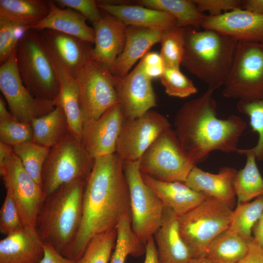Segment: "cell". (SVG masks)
<instances>
[{"instance_id":"obj_34","label":"cell","mask_w":263,"mask_h":263,"mask_svg":"<svg viewBox=\"0 0 263 263\" xmlns=\"http://www.w3.org/2000/svg\"><path fill=\"white\" fill-rule=\"evenodd\" d=\"M263 213V196L251 202L237 203L228 228L245 240L253 239V229Z\"/></svg>"},{"instance_id":"obj_2","label":"cell","mask_w":263,"mask_h":263,"mask_svg":"<svg viewBox=\"0 0 263 263\" xmlns=\"http://www.w3.org/2000/svg\"><path fill=\"white\" fill-rule=\"evenodd\" d=\"M214 91L207 90L185 102L174 120V130L182 148L195 164L205 161L210 152H237L240 137L246 128L240 116L217 117Z\"/></svg>"},{"instance_id":"obj_49","label":"cell","mask_w":263,"mask_h":263,"mask_svg":"<svg viewBox=\"0 0 263 263\" xmlns=\"http://www.w3.org/2000/svg\"><path fill=\"white\" fill-rule=\"evenodd\" d=\"M242 9L263 16V0H244Z\"/></svg>"},{"instance_id":"obj_9","label":"cell","mask_w":263,"mask_h":263,"mask_svg":"<svg viewBox=\"0 0 263 263\" xmlns=\"http://www.w3.org/2000/svg\"><path fill=\"white\" fill-rule=\"evenodd\" d=\"M224 96L251 102L263 98V44L238 41Z\"/></svg>"},{"instance_id":"obj_32","label":"cell","mask_w":263,"mask_h":263,"mask_svg":"<svg viewBox=\"0 0 263 263\" xmlns=\"http://www.w3.org/2000/svg\"><path fill=\"white\" fill-rule=\"evenodd\" d=\"M138 4L163 11L175 19L176 26L186 28L201 26L206 15L200 12L193 0H138Z\"/></svg>"},{"instance_id":"obj_36","label":"cell","mask_w":263,"mask_h":263,"mask_svg":"<svg viewBox=\"0 0 263 263\" xmlns=\"http://www.w3.org/2000/svg\"><path fill=\"white\" fill-rule=\"evenodd\" d=\"M185 28L177 26L163 30L160 55L167 67L180 68L184 54Z\"/></svg>"},{"instance_id":"obj_30","label":"cell","mask_w":263,"mask_h":263,"mask_svg":"<svg viewBox=\"0 0 263 263\" xmlns=\"http://www.w3.org/2000/svg\"><path fill=\"white\" fill-rule=\"evenodd\" d=\"M248 242L227 228L209 243L203 257L212 263H237L245 255Z\"/></svg>"},{"instance_id":"obj_47","label":"cell","mask_w":263,"mask_h":263,"mask_svg":"<svg viewBox=\"0 0 263 263\" xmlns=\"http://www.w3.org/2000/svg\"><path fill=\"white\" fill-rule=\"evenodd\" d=\"M245 255L237 263H263V249L254 240L248 242Z\"/></svg>"},{"instance_id":"obj_7","label":"cell","mask_w":263,"mask_h":263,"mask_svg":"<svg viewBox=\"0 0 263 263\" xmlns=\"http://www.w3.org/2000/svg\"><path fill=\"white\" fill-rule=\"evenodd\" d=\"M233 211L223 202L208 197L178 216L180 232L192 258L203 257L209 243L229 227Z\"/></svg>"},{"instance_id":"obj_13","label":"cell","mask_w":263,"mask_h":263,"mask_svg":"<svg viewBox=\"0 0 263 263\" xmlns=\"http://www.w3.org/2000/svg\"><path fill=\"white\" fill-rule=\"evenodd\" d=\"M76 79L84 122L98 119L119 102L113 74L96 61L90 60L79 72Z\"/></svg>"},{"instance_id":"obj_10","label":"cell","mask_w":263,"mask_h":263,"mask_svg":"<svg viewBox=\"0 0 263 263\" xmlns=\"http://www.w3.org/2000/svg\"><path fill=\"white\" fill-rule=\"evenodd\" d=\"M123 169L129 188L132 228L145 244L161 225L164 206L144 181L139 160L124 161Z\"/></svg>"},{"instance_id":"obj_40","label":"cell","mask_w":263,"mask_h":263,"mask_svg":"<svg viewBox=\"0 0 263 263\" xmlns=\"http://www.w3.org/2000/svg\"><path fill=\"white\" fill-rule=\"evenodd\" d=\"M33 141L31 124L20 122L12 115L0 119V142L13 147Z\"/></svg>"},{"instance_id":"obj_46","label":"cell","mask_w":263,"mask_h":263,"mask_svg":"<svg viewBox=\"0 0 263 263\" xmlns=\"http://www.w3.org/2000/svg\"><path fill=\"white\" fill-rule=\"evenodd\" d=\"M44 253L39 263H76L59 253L51 244L44 242Z\"/></svg>"},{"instance_id":"obj_29","label":"cell","mask_w":263,"mask_h":263,"mask_svg":"<svg viewBox=\"0 0 263 263\" xmlns=\"http://www.w3.org/2000/svg\"><path fill=\"white\" fill-rule=\"evenodd\" d=\"M237 152L246 157L244 167L237 171L233 181L237 203H244L263 196V178L256 164L254 153L249 149H238Z\"/></svg>"},{"instance_id":"obj_21","label":"cell","mask_w":263,"mask_h":263,"mask_svg":"<svg viewBox=\"0 0 263 263\" xmlns=\"http://www.w3.org/2000/svg\"><path fill=\"white\" fill-rule=\"evenodd\" d=\"M237 171L233 168L224 167L215 174L195 166L188 174L185 184L192 190L220 200L234 209L236 197L233 181Z\"/></svg>"},{"instance_id":"obj_24","label":"cell","mask_w":263,"mask_h":263,"mask_svg":"<svg viewBox=\"0 0 263 263\" xmlns=\"http://www.w3.org/2000/svg\"><path fill=\"white\" fill-rule=\"evenodd\" d=\"M99 8L123 21L127 26H136L164 30L176 26L171 14L140 5L110 3L96 0Z\"/></svg>"},{"instance_id":"obj_8","label":"cell","mask_w":263,"mask_h":263,"mask_svg":"<svg viewBox=\"0 0 263 263\" xmlns=\"http://www.w3.org/2000/svg\"><path fill=\"white\" fill-rule=\"evenodd\" d=\"M195 166L171 128L163 132L139 160L142 173L163 182L185 183Z\"/></svg>"},{"instance_id":"obj_23","label":"cell","mask_w":263,"mask_h":263,"mask_svg":"<svg viewBox=\"0 0 263 263\" xmlns=\"http://www.w3.org/2000/svg\"><path fill=\"white\" fill-rule=\"evenodd\" d=\"M163 30L136 26H127L122 53L110 72L115 76L126 75L135 62L142 58L154 44L160 43Z\"/></svg>"},{"instance_id":"obj_16","label":"cell","mask_w":263,"mask_h":263,"mask_svg":"<svg viewBox=\"0 0 263 263\" xmlns=\"http://www.w3.org/2000/svg\"><path fill=\"white\" fill-rule=\"evenodd\" d=\"M113 81L125 119L140 117L157 105L152 79L144 73L139 63L124 76L113 75Z\"/></svg>"},{"instance_id":"obj_20","label":"cell","mask_w":263,"mask_h":263,"mask_svg":"<svg viewBox=\"0 0 263 263\" xmlns=\"http://www.w3.org/2000/svg\"><path fill=\"white\" fill-rule=\"evenodd\" d=\"M159 263H188L190 251L179 230L178 216L164 207L161 225L153 235Z\"/></svg>"},{"instance_id":"obj_39","label":"cell","mask_w":263,"mask_h":263,"mask_svg":"<svg viewBox=\"0 0 263 263\" xmlns=\"http://www.w3.org/2000/svg\"><path fill=\"white\" fill-rule=\"evenodd\" d=\"M237 108L239 112L247 115L252 130L259 135L257 144L249 149L255 154L257 160H263V98L251 101H238Z\"/></svg>"},{"instance_id":"obj_38","label":"cell","mask_w":263,"mask_h":263,"mask_svg":"<svg viewBox=\"0 0 263 263\" xmlns=\"http://www.w3.org/2000/svg\"><path fill=\"white\" fill-rule=\"evenodd\" d=\"M160 78L165 92L170 96L186 98L197 93L192 80L180 68L166 67Z\"/></svg>"},{"instance_id":"obj_31","label":"cell","mask_w":263,"mask_h":263,"mask_svg":"<svg viewBox=\"0 0 263 263\" xmlns=\"http://www.w3.org/2000/svg\"><path fill=\"white\" fill-rule=\"evenodd\" d=\"M31 125L33 141L49 149L70 132L66 115L59 105L49 113L33 120Z\"/></svg>"},{"instance_id":"obj_6","label":"cell","mask_w":263,"mask_h":263,"mask_svg":"<svg viewBox=\"0 0 263 263\" xmlns=\"http://www.w3.org/2000/svg\"><path fill=\"white\" fill-rule=\"evenodd\" d=\"M17 66L22 81L35 97L56 100L59 82L37 30H27L16 48Z\"/></svg>"},{"instance_id":"obj_11","label":"cell","mask_w":263,"mask_h":263,"mask_svg":"<svg viewBox=\"0 0 263 263\" xmlns=\"http://www.w3.org/2000/svg\"><path fill=\"white\" fill-rule=\"evenodd\" d=\"M6 191L11 195L24 227L36 228L44 200L42 188L28 173L13 151L0 164Z\"/></svg>"},{"instance_id":"obj_22","label":"cell","mask_w":263,"mask_h":263,"mask_svg":"<svg viewBox=\"0 0 263 263\" xmlns=\"http://www.w3.org/2000/svg\"><path fill=\"white\" fill-rule=\"evenodd\" d=\"M43 244L36 228L24 226L0 241V263H39Z\"/></svg>"},{"instance_id":"obj_3","label":"cell","mask_w":263,"mask_h":263,"mask_svg":"<svg viewBox=\"0 0 263 263\" xmlns=\"http://www.w3.org/2000/svg\"><path fill=\"white\" fill-rule=\"evenodd\" d=\"M185 29L181 65L215 91L226 80L238 41L212 30Z\"/></svg>"},{"instance_id":"obj_48","label":"cell","mask_w":263,"mask_h":263,"mask_svg":"<svg viewBox=\"0 0 263 263\" xmlns=\"http://www.w3.org/2000/svg\"><path fill=\"white\" fill-rule=\"evenodd\" d=\"M144 263H159L156 246L153 236L150 237L145 244Z\"/></svg>"},{"instance_id":"obj_26","label":"cell","mask_w":263,"mask_h":263,"mask_svg":"<svg viewBox=\"0 0 263 263\" xmlns=\"http://www.w3.org/2000/svg\"><path fill=\"white\" fill-rule=\"evenodd\" d=\"M49 14L31 29L52 30L94 43V29L87 24V19L83 16L70 8H60L54 0H49Z\"/></svg>"},{"instance_id":"obj_12","label":"cell","mask_w":263,"mask_h":263,"mask_svg":"<svg viewBox=\"0 0 263 263\" xmlns=\"http://www.w3.org/2000/svg\"><path fill=\"white\" fill-rule=\"evenodd\" d=\"M0 90L10 113L18 121L31 124L34 119L53 111L56 100H46L34 96L23 84L17 66L16 50L0 66Z\"/></svg>"},{"instance_id":"obj_18","label":"cell","mask_w":263,"mask_h":263,"mask_svg":"<svg viewBox=\"0 0 263 263\" xmlns=\"http://www.w3.org/2000/svg\"><path fill=\"white\" fill-rule=\"evenodd\" d=\"M201 26L238 41L263 44V16L238 8L218 16H206Z\"/></svg>"},{"instance_id":"obj_41","label":"cell","mask_w":263,"mask_h":263,"mask_svg":"<svg viewBox=\"0 0 263 263\" xmlns=\"http://www.w3.org/2000/svg\"><path fill=\"white\" fill-rule=\"evenodd\" d=\"M24 227L19 213L10 193L6 194L0 209V232L7 236Z\"/></svg>"},{"instance_id":"obj_37","label":"cell","mask_w":263,"mask_h":263,"mask_svg":"<svg viewBox=\"0 0 263 263\" xmlns=\"http://www.w3.org/2000/svg\"><path fill=\"white\" fill-rule=\"evenodd\" d=\"M116 238L115 228L94 236L76 263H108L115 247Z\"/></svg>"},{"instance_id":"obj_17","label":"cell","mask_w":263,"mask_h":263,"mask_svg":"<svg viewBox=\"0 0 263 263\" xmlns=\"http://www.w3.org/2000/svg\"><path fill=\"white\" fill-rule=\"evenodd\" d=\"M38 31L47 54L76 78L81 70L92 59V44L52 30Z\"/></svg>"},{"instance_id":"obj_28","label":"cell","mask_w":263,"mask_h":263,"mask_svg":"<svg viewBox=\"0 0 263 263\" xmlns=\"http://www.w3.org/2000/svg\"><path fill=\"white\" fill-rule=\"evenodd\" d=\"M49 11V0H0V20L14 23L26 30L45 18Z\"/></svg>"},{"instance_id":"obj_1","label":"cell","mask_w":263,"mask_h":263,"mask_svg":"<svg viewBox=\"0 0 263 263\" xmlns=\"http://www.w3.org/2000/svg\"><path fill=\"white\" fill-rule=\"evenodd\" d=\"M123 162L116 153L94 159L85 184L81 225L65 257L77 262L94 236L115 229L130 212Z\"/></svg>"},{"instance_id":"obj_14","label":"cell","mask_w":263,"mask_h":263,"mask_svg":"<svg viewBox=\"0 0 263 263\" xmlns=\"http://www.w3.org/2000/svg\"><path fill=\"white\" fill-rule=\"evenodd\" d=\"M170 128L165 116L152 110L135 119H125L115 153L124 162L139 160L154 140Z\"/></svg>"},{"instance_id":"obj_43","label":"cell","mask_w":263,"mask_h":263,"mask_svg":"<svg viewBox=\"0 0 263 263\" xmlns=\"http://www.w3.org/2000/svg\"><path fill=\"white\" fill-rule=\"evenodd\" d=\"M56 4L62 7L75 10L90 20L92 23L101 17V11L94 0H56Z\"/></svg>"},{"instance_id":"obj_25","label":"cell","mask_w":263,"mask_h":263,"mask_svg":"<svg viewBox=\"0 0 263 263\" xmlns=\"http://www.w3.org/2000/svg\"><path fill=\"white\" fill-rule=\"evenodd\" d=\"M59 82L56 105L63 110L70 132L81 141L84 119L81 112L77 80L48 55Z\"/></svg>"},{"instance_id":"obj_15","label":"cell","mask_w":263,"mask_h":263,"mask_svg":"<svg viewBox=\"0 0 263 263\" xmlns=\"http://www.w3.org/2000/svg\"><path fill=\"white\" fill-rule=\"evenodd\" d=\"M125 119L118 102L98 119L84 122L81 142L93 159L116 152Z\"/></svg>"},{"instance_id":"obj_19","label":"cell","mask_w":263,"mask_h":263,"mask_svg":"<svg viewBox=\"0 0 263 263\" xmlns=\"http://www.w3.org/2000/svg\"><path fill=\"white\" fill-rule=\"evenodd\" d=\"M101 11L100 18L93 23L95 41L92 59L110 71L123 50L127 26L114 16Z\"/></svg>"},{"instance_id":"obj_35","label":"cell","mask_w":263,"mask_h":263,"mask_svg":"<svg viewBox=\"0 0 263 263\" xmlns=\"http://www.w3.org/2000/svg\"><path fill=\"white\" fill-rule=\"evenodd\" d=\"M13 149L28 173L42 188V172L50 149L31 141L14 146Z\"/></svg>"},{"instance_id":"obj_44","label":"cell","mask_w":263,"mask_h":263,"mask_svg":"<svg viewBox=\"0 0 263 263\" xmlns=\"http://www.w3.org/2000/svg\"><path fill=\"white\" fill-rule=\"evenodd\" d=\"M199 11L208 12L210 16H218L232 10L242 8L241 0H193Z\"/></svg>"},{"instance_id":"obj_27","label":"cell","mask_w":263,"mask_h":263,"mask_svg":"<svg viewBox=\"0 0 263 263\" xmlns=\"http://www.w3.org/2000/svg\"><path fill=\"white\" fill-rule=\"evenodd\" d=\"M142 176L145 183L156 193L164 206L170 208L178 216L188 212L208 198L192 190L185 183L163 182L143 173Z\"/></svg>"},{"instance_id":"obj_4","label":"cell","mask_w":263,"mask_h":263,"mask_svg":"<svg viewBox=\"0 0 263 263\" xmlns=\"http://www.w3.org/2000/svg\"><path fill=\"white\" fill-rule=\"evenodd\" d=\"M86 182L63 186L45 197L37 218L36 228L43 241L63 256L81 225Z\"/></svg>"},{"instance_id":"obj_5","label":"cell","mask_w":263,"mask_h":263,"mask_svg":"<svg viewBox=\"0 0 263 263\" xmlns=\"http://www.w3.org/2000/svg\"><path fill=\"white\" fill-rule=\"evenodd\" d=\"M94 160L81 141L68 132L50 149L44 163L41 177L44 199L63 186L86 181Z\"/></svg>"},{"instance_id":"obj_33","label":"cell","mask_w":263,"mask_h":263,"mask_svg":"<svg viewBox=\"0 0 263 263\" xmlns=\"http://www.w3.org/2000/svg\"><path fill=\"white\" fill-rule=\"evenodd\" d=\"M115 229L116 238L111 263H125L129 255L138 257L145 253V244L139 240L132 230L130 212L121 218Z\"/></svg>"},{"instance_id":"obj_51","label":"cell","mask_w":263,"mask_h":263,"mask_svg":"<svg viewBox=\"0 0 263 263\" xmlns=\"http://www.w3.org/2000/svg\"><path fill=\"white\" fill-rule=\"evenodd\" d=\"M188 263H212L204 257L197 258H192L189 261Z\"/></svg>"},{"instance_id":"obj_42","label":"cell","mask_w":263,"mask_h":263,"mask_svg":"<svg viewBox=\"0 0 263 263\" xmlns=\"http://www.w3.org/2000/svg\"><path fill=\"white\" fill-rule=\"evenodd\" d=\"M20 31H27L19 26L0 20V64L4 63L15 51L20 37Z\"/></svg>"},{"instance_id":"obj_50","label":"cell","mask_w":263,"mask_h":263,"mask_svg":"<svg viewBox=\"0 0 263 263\" xmlns=\"http://www.w3.org/2000/svg\"><path fill=\"white\" fill-rule=\"evenodd\" d=\"M254 240L263 249V213L253 229Z\"/></svg>"},{"instance_id":"obj_45","label":"cell","mask_w":263,"mask_h":263,"mask_svg":"<svg viewBox=\"0 0 263 263\" xmlns=\"http://www.w3.org/2000/svg\"><path fill=\"white\" fill-rule=\"evenodd\" d=\"M139 63L144 73L151 79L160 78L166 67L160 54L154 52L147 53Z\"/></svg>"}]
</instances>
